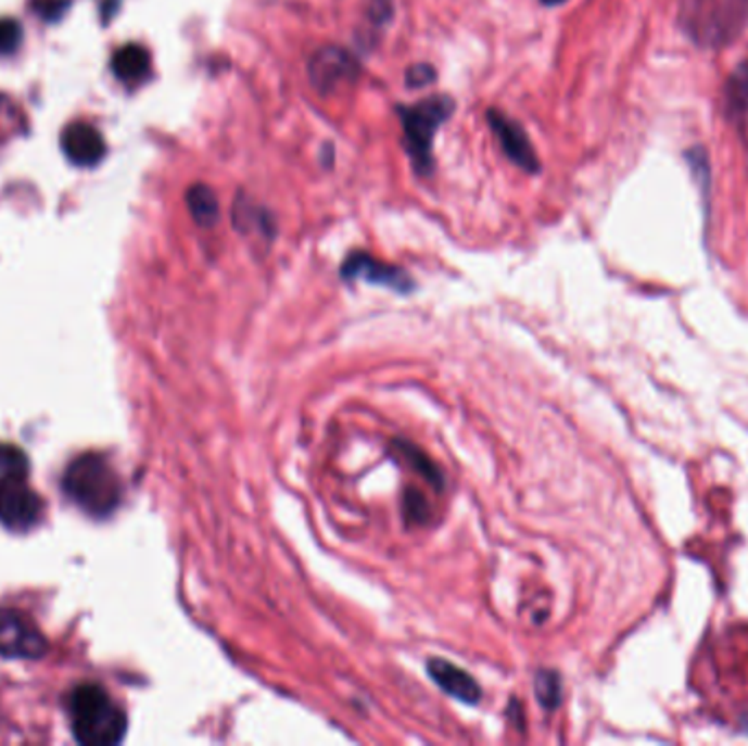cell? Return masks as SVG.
<instances>
[{"instance_id": "9", "label": "cell", "mask_w": 748, "mask_h": 746, "mask_svg": "<svg viewBox=\"0 0 748 746\" xmlns=\"http://www.w3.org/2000/svg\"><path fill=\"white\" fill-rule=\"evenodd\" d=\"M62 152L77 167H94L105 156V142L97 127L73 123L62 131Z\"/></svg>"}, {"instance_id": "22", "label": "cell", "mask_w": 748, "mask_h": 746, "mask_svg": "<svg viewBox=\"0 0 748 746\" xmlns=\"http://www.w3.org/2000/svg\"><path fill=\"white\" fill-rule=\"evenodd\" d=\"M541 3H543V5H547V8H556V5L567 3V0H541Z\"/></svg>"}, {"instance_id": "15", "label": "cell", "mask_w": 748, "mask_h": 746, "mask_svg": "<svg viewBox=\"0 0 748 746\" xmlns=\"http://www.w3.org/2000/svg\"><path fill=\"white\" fill-rule=\"evenodd\" d=\"M31 471L29 456L16 444L0 442V491L27 482Z\"/></svg>"}, {"instance_id": "7", "label": "cell", "mask_w": 748, "mask_h": 746, "mask_svg": "<svg viewBox=\"0 0 748 746\" xmlns=\"http://www.w3.org/2000/svg\"><path fill=\"white\" fill-rule=\"evenodd\" d=\"M489 123H491L493 131L497 134L506 156L525 174H538L541 163H538V156L534 152V147H532L525 129L517 121L502 114L499 110L489 112Z\"/></svg>"}, {"instance_id": "10", "label": "cell", "mask_w": 748, "mask_h": 746, "mask_svg": "<svg viewBox=\"0 0 748 746\" xmlns=\"http://www.w3.org/2000/svg\"><path fill=\"white\" fill-rule=\"evenodd\" d=\"M427 672L433 679V683L444 690L448 696H454L462 703L476 705L482 698V690L480 685L473 681V677L465 670H460L458 666L448 663L444 659H431L427 663Z\"/></svg>"}, {"instance_id": "4", "label": "cell", "mask_w": 748, "mask_h": 746, "mask_svg": "<svg viewBox=\"0 0 748 746\" xmlns=\"http://www.w3.org/2000/svg\"><path fill=\"white\" fill-rule=\"evenodd\" d=\"M47 653L49 642L36 622L16 609H0V657L40 659Z\"/></svg>"}, {"instance_id": "2", "label": "cell", "mask_w": 748, "mask_h": 746, "mask_svg": "<svg viewBox=\"0 0 748 746\" xmlns=\"http://www.w3.org/2000/svg\"><path fill=\"white\" fill-rule=\"evenodd\" d=\"M73 735L86 746H114L125 737L127 716L97 683H81L68 696Z\"/></svg>"}, {"instance_id": "20", "label": "cell", "mask_w": 748, "mask_h": 746, "mask_svg": "<svg viewBox=\"0 0 748 746\" xmlns=\"http://www.w3.org/2000/svg\"><path fill=\"white\" fill-rule=\"evenodd\" d=\"M394 16V0H370L368 21L375 27H385Z\"/></svg>"}, {"instance_id": "17", "label": "cell", "mask_w": 748, "mask_h": 746, "mask_svg": "<svg viewBox=\"0 0 748 746\" xmlns=\"http://www.w3.org/2000/svg\"><path fill=\"white\" fill-rule=\"evenodd\" d=\"M536 696L543 707L554 709L560 703V679L554 672H538L536 677Z\"/></svg>"}, {"instance_id": "13", "label": "cell", "mask_w": 748, "mask_h": 746, "mask_svg": "<svg viewBox=\"0 0 748 746\" xmlns=\"http://www.w3.org/2000/svg\"><path fill=\"white\" fill-rule=\"evenodd\" d=\"M149 66H152V58H149L147 49H142L140 45H127L112 58L114 75L125 84L142 81L149 75Z\"/></svg>"}, {"instance_id": "12", "label": "cell", "mask_w": 748, "mask_h": 746, "mask_svg": "<svg viewBox=\"0 0 748 746\" xmlns=\"http://www.w3.org/2000/svg\"><path fill=\"white\" fill-rule=\"evenodd\" d=\"M748 25V0H722L711 21V40L724 42L737 36Z\"/></svg>"}, {"instance_id": "11", "label": "cell", "mask_w": 748, "mask_h": 746, "mask_svg": "<svg viewBox=\"0 0 748 746\" xmlns=\"http://www.w3.org/2000/svg\"><path fill=\"white\" fill-rule=\"evenodd\" d=\"M724 110L735 125H748V60L735 66L726 79Z\"/></svg>"}, {"instance_id": "14", "label": "cell", "mask_w": 748, "mask_h": 746, "mask_svg": "<svg viewBox=\"0 0 748 746\" xmlns=\"http://www.w3.org/2000/svg\"><path fill=\"white\" fill-rule=\"evenodd\" d=\"M232 222L239 228V232H261L265 237H271L276 230L271 215L243 193L237 198L232 206Z\"/></svg>"}, {"instance_id": "5", "label": "cell", "mask_w": 748, "mask_h": 746, "mask_svg": "<svg viewBox=\"0 0 748 746\" xmlns=\"http://www.w3.org/2000/svg\"><path fill=\"white\" fill-rule=\"evenodd\" d=\"M357 75V58L340 47H325L316 51L309 62V79L320 94H331L342 84L353 81Z\"/></svg>"}, {"instance_id": "16", "label": "cell", "mask_w": 748, "mask_h": 746, "mask_svg": "<svg viewBox=\"0 0 748 746\" xmlns=\"http://www.w3.org/2000/svg\"><path fill=\"white\" fill-rule=\"evenodd\" d=\"M187 204L189 211L193 215V219L202 226V228H211L217 224L219 219V202L217 195L211 187L206 185H195L187 191Z\"/></svg>"}, {"instance_id": "21", "label": "cell", "mask_w": 748, "mask_h": 746, "mask_svg": "<svg viewBox=\"0 0 748 746\" xmlns=\"http://www.w3.org/2000/svg\"><path fill=\"white\" fill-rule=\"evenodd\" d=\"M31 8L45 21H60L68 8V0H31Z\"/></svg>"}, {"instance_id": "8", "label": "cell", "mask_w": 748, "mask_h": 746, "mask_svg": "<svg viewBox=\"0 0 748 746\" xmlns=\"http://www.w3.org/2000/svg\"><path fill=\"white\" fill-rule=\"evenodd\" d=\"M342 276L346 280H368L372 285H383V287H390V289L401 291V293L411 289V278L403 269L388 265V263H381L366 252L351 254L344 261Z\"/></svg>"}, {"instance_id": "1", "label": "cell", "mask_w": 748, "mask_h": 746, "mask_svg": "<svg viewBox=\"0 0 748 746\" xmlns=\"http://www.w3.org/2000/svg\"><path fill=\"white\" fill-rule=\"evenodd\" d=\"M66 497L94 519L110 517L123 497L121 478L101 454H81L64 471Z\"/></svg>"}, {"instance_id": "19", "label": "cell", "mask_w": 748, "mask_h": 746, "mask_svg": "<svg viewBox=\"0 0 748 746\" xmlns=\"http://www.w3.org/2000/svg\"><path fill=\"white\" fill-rule=\"evenodd\" d=\"M435 79H438L435 68L429 64H414L407 68V75H405V81L409 88H427Z\"/></svg>"}, {"instance_id": "3", "label": "cell", "mask_w": 748, "mask_h": 746, "mask_svg": "<svg viewBox=\"0 0 748 746\" xmlns=\"http://www.w3.org/2000/svg\"><path fill=\"white\" fill-rule=\"evenodd\" d=\"M454 99L446 94L429 97L414 105H398L403 123V142L418 176L433 172V136L438 127L454 114Z\"/></svg>"}, {"instance_id": "6", "label": "cell", "mask_w": 748, "mask_h": 746, "mask_svg": "<svg viewBox=\"0 0 748 746\" xmlns=\"http://www.w3.org/2000/svg\"><path fill=\"white\" fill-rule=\"evenodd\" d=\"M45 517V500L25 482L0 491V523L12 532H29Z\"/></svg>"}, {"instance_id": "18", "label": "cell", "mask_w": 748, "mask_h": 746, "mask_svg": "<svg viewBox=\"0 0 748 746\" xmlns=\"http://www.w3.org/2000/svg\"><path fill=\"white\" fill-rule=\"evenodd\" d=\"M23 45V25L14 18L0 21V53L10 55Z\"/></svg>"}]
</instances>
